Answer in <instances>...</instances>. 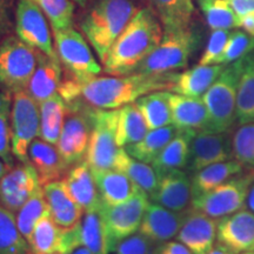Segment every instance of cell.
I'll return each instance as SVG.
<instances>
[{
    "label": "cell",
    "mask_w": 254,
    "mask_h": 254,
    "mask_svg": "<svg viewBox=\"0 0 254 254\" xmlns=\"http://www.w3.org/2000/svg\"><path fill=\"white\" fill-rule=\"evenodd\" d=\"M252 52H254V36H251L245 31H233L219 64L227 66L245 58Z\"/></svg>",
    "instance_id": "cell-44"
},
{
    "label": "cell",
    "mask_w": 254,
    "mask_h": 254,
    "mask_svg": "<svg viewBox=\"0 0 254 254\" xmlns=\"http://www.w3.org/2000/svg\"><path fill=\"white\" fill-rule=\"evenodd\" d=\"M69 195L84 209V212L99 211L101 199L91 167L86 161L73 165L64 177Z\"/></svg>",
    "instance_id": "cell-21"
},
{
    "label": "cell",
    "mask_w": 254,
    "mask_h": 254,
    "mask_svg": "<svg viewBox=\"0 0 254 254\" xmlns=\"http://www.w3.org/2000/svg\"><path fill=\"white\" fill-rule=\"evenodd\" d=\"M71 254H91V252L85 246H81V247H79V249H77L75 251H73Z\"/></svg>",
    "instance_id": "cell-55"
},
{
    "label": "cell",
    "mask_w": 254,
    "mask_h": 254,
    "mask_svg": "<svg viewBox=\"0 0 254 254\" xmlns=\"http://www.w3.org/2000/svg\"><path fill=\"white\" fill-rule=\"evenodd\" d=\"M72 1L77 2V4L80 5L81 7H85V6H86V4H87V0H72Z\"/></svg>",
    "instance_id": "cell-56"
},
{
    "label": "cell",
    "mask_w": 254,
    "mask_h": 254,
    "mask_svg": "<svg viewBox=\"0 0 254 254\" xmlns=\"http://www.w3.org/2000/svg\"><path fill=\"white\" fill-rule=\"evenodd\" d=\"M49 19L53 30L72 27L75 5L72 0H31Z\"/></svg>",
    "instance_id": "cell-41"
},
{
    "label": "cell",
    "mask_w": 254,
    "mask_h": 254,
    "mask_svg": "<svg viewBox=\"0 0 254 254\" xmlns=\"http://www.w3.org/2000/svg\"><path fill=\"white\" fill-rule=\"evenodd\" d=\"M38 50L18 36H7L0 41V87L15 92L26 90L36 71Z\"/></svg>",
    "instance_id": "cell-7"
},
{
    "label": "cell",
    "mask_w": 254,
    "mask_h": 254,
    "mask_svg": "<svg viewBox=\"0 0 254 254\" xmlns=\"http://www.w3.org/2000/svg\"><path fill=\"white\" fill-rule=\"evenodd\" d=\"M101 202L106 205H119L131 199L141 190L134 183L118 170H92Z\"/></svg>",
    "instance_id": "cell-26"
},
{
    "label": "cell",
    "mask_w": 254,
    "mask_h": 254,
    "mask_svg": "<svg viewBox=\"0 0 254 254\" xmlns=\"http://www.w3.org/2000/svg\"><path fill=\"white\" fill-rule=\"evenodd\" d=\"M194 129H179L176 136L166 145L151 165L158 177L173 170L186 168L190 158V141L195 134Z\"/></svg>",
    "instance_id": "cell-28"
},
{
    "label": "cell",
    "mask_w": 254,
    "mask_h": 254,
    "mask_svg": "<svg viewBox=\"0 0 254 254\" xmlns=\"http://www.w3.org/2000/svg\"><path fill=\"white\" fill-rule=\"evenodd\" d=\"M28 245L31 254H71L82 246L81 222L65 230L46 215L38 221Z\"/></svg>",
    "instance_id": "cell-13"
},
{
    "label": "cell",
    "mask_w": 254,
    "mask_h": 254,
    "mask_svg": "<svg viewBox=\"0 0 254 254\" xmlns=\"http://www.w3.org/2000/svg\"><path fill=\"white\" fill-rule=\"evenodd\" d=\"M9 170H11V167H9L8 165H6L4 161L1 160V158H0V178H1L2 176H5V174L7 173Z\"/></svg>",
    "instance_id": "cell-54"
},
{
    "label": "cell",
    "mask_w": 254,
    "mask_h": 254,
    "mask_svg": "<svg viewBox=\"0 0 254 254\" xmlns=\"http://www.w3.org/2000/svg\"><path fill=\"white\" fill-rule=\"evenodd\" d=\"M170 106L172 124L179 129H211L208 111L202 98L186 97L170 92Z\"/></svg>",
    "instance_id": "cell-25"
},
{
    "label": "cell",
    "mask_w": 254,
    "mask_h": 254,
    "mask_svg": "<svg viewBox=\"0 0 254 254\" xmlns=\"http://www.w3.org/2000/svg\"><path fill=\"white\" fill-rule=\"evenodd\" d=\"M56 52L65 69V74L79 81L100 74L103 68L94 58L86 39L73 27L53 30Z\"/></svg>",
    "instance_id": "cell-9"
},
{
    "label": "cell",
    "mask_w": 254,
    "mask_h": 254,
    "mask_svg": "<svg viewBox=\"0 0 254 254\" xmlns=\"http://www.w3.org/2000/svg\"><path fill=\"white\" fill-rule=\"evenodd\" d=\"M114 170L125 173L148 196L157 189L159 177L153 166L131 157L125 148H120L114 163Z\"/></svg>",
    "instance_id": "cell-33"
},
{
    "label": "cell",
    "mask_w": 254,
    "mask_h": 254,
    "mask_svg": "<svg viewBox=\"0 0 254 254\" xmlns=\"http://www.w3.org/2000/svg\"><path fill=\"white\" fill-rule=\"evenodd\" d=\"M240 25L239 27L243 28L244 31L254 36V11H250L247 13L240 15Z\"/></svg>",
    "instance_id": "cell-49"
},
{
    "label": "cell",
    "mask_w": 254,
    "mask_h": 254,
    "mask_svg": "<svg viewBox=\"0 0 254 254\" xmlns=\"http://www.w3.org/2000/svg\"><path fill=\"white\" fill-rule=\"evenodd\" d=\"M232 34L231 30H212L204 52L199 59V65H217Z\"/></svg>",
    "instance_id": "cell-45"
},
{
    "label": "cell",
    "mask_w": 254,
    "mask_h": 254,
    "mask_svg": "<svg viewBox=\"0 0 254 254\" xmlns=\"http://www.w3.org/2000/svg\"><path fill=\"white\" fill-rule=\"evenodd\" d=\"M217 240L240 254L254 249V213L249 208L218 219Z\"/></svg>",
    "instance_id": "cell-18"
},
{
    "label": "cell",
    "mask_w": 254,
    "mask_h": 254,
    "mask_svg": "<svg viewBox=\"0 0 254 254\" xmlns=\"http://www.w3.org/2000/svg\"><path fill=\"white\" fill-rule=\"evenodd\" d=\"M208 254H238V253L234 252V251L230 250L225 245H222V244L217 243V244H214V246L212 247V250L209 251Z\"/></svg>",
    "instance_id": "cell-50"
},
{
    "label": "cell",
    "mask_w": 254,
    "mask_h": 254,
    "mask_svg": "<svg viewBox=\"0 0 254 254\" xmlns=\"http://www.w3.org/2000/svg\"><path fill=\"white\" fill-rule=\"evenodd\" d=\"M117 122L118 109L94 111L93 129L85 161L91 170L114 168L120 148L117 144Z\"/></svg>",
    "instance_id": "cell-12"
},
{
    "label": "cell",
    "mask_w": 254,
    "mask_h": 254,
    "mask_svg": "<svg viewBox=\"0 0 254 254\" xmlns=\"http://www.w3.org/2000/svg\"><path fill=\"white\" fill-rule=\"evenodd\" d=\"M40 132V107L26 90L12 94L11 145L14 158L30 164L28 148Z\"/></svg>",
    "instance_id": "cell-10"
},
{
    "label": "cell",
    "mask_w": 254,
    "mask_h": 254,
    "mask_svg": "<svg viewBox=\"0 0 254 254\" xmlns=\"http://www.w3.org/2000/svg\"><path fill=\"white\" fill-rule=\"evenodd\" d=\"M148 131L150 128L135 103L125 105L118 109L117 144L119 147L124 148L140 141Z\"/></svg>",
    "instance_id": "cell-34"
},
{
    "label": "cell",
    "mask_w": 254,
    "mask_h": 254,
    "mask_svg": "<svg viewBox=\"0 0 254 254\" xmlns=\"http://www.w3.org/2000/svg\"><path fill=\"white\" fill-rule=\"evenodd\" d=\"M0 254H31L30 245L18 230L15 215L0 205Z\"/></svg>",
    "instance_id": "cell-40"
},
{
    "label": "cell",
    "mask_w": 254,
    "mask_h": 254,
    "mask_svg": "<svg viewBox=\"0 0 254 254\" xmlns=\"http://www.w3.org/2000/svg\"><path fill=\"white\" fill-rule=\"evenodd\" d=\"M15 32L24 43L50 57L58 56L44 12L31 0H19L15 9Z\"/></svg>",
    "instance_id": "cell-15"
},
{
    "label": "cell",
    "mask_w": 254,
    "mask_h": 254,
    "mask_svg": "<svg viewBox=\"0 0 254 254\" xmlns=\"http://www.w3.org/2000/svg\"><path fill=\"white\" fill-rule=\"evenodd\" d=\"M217 226L218 219L190 207L176 238L193 254H208L217 240Z\"/></svg>",
    "instance_id": "cell-17"
},
{
    "label": "cell",
    "mask_w": 254,
    "mask_h": 254,
    "mask_svg": "<svg viewBox=\"0 0 254 254\" xmlns=\"http://www.w3.org/2000/svg\"><path fill=\"white\" fill-rule=\"evenodd\" d=\"M254 180V170L233 176L209 192L192 198L190 207L208 217L220 219L246 207L247 195Z\"/></svg>",
    "instance_id": "cell-8"
},
{
    "label": "cell",
    "mask_w": 254,
    "mask_h": 254,
    "mask_svg": "<svg viewBox=\"0 0 254 254\" xmlns=\"http://www.w3.org/2000/svg\"><path fill=\"white\" fill-rule=\"evenodd\" d=\"M233 159L230 131L215 132L212 129L196 131L190 147L187 173H195L212 164Z\"/></svg>",
    "instance_id": "cell-14"
},
{
    "label": "cell",
    "mask_w": 254,
    "mask_h": 254,
    "mask_svg": "<svg viewBox=\"0 0 254 254\" xmlns=\"http://www.w3.org/2000/svg\"><path fill=\"white\" fill-rule=\"evenodd\" d=\"M185 212H176L164 206L150 202L146 209L139 232L155 245L172 240L179 233L185 219Z\"/></svg>",
    "instance_id": "cell-20"
},
{
    "label": "cell",
    "mask_w": 254,
    "mask_h": 254,
    "mask_svg": "<svg viewBox=\"0 0 254 254\" xmlns=\"http://www.w3.org/2000/svg\"><path fill=\"white\" fill-rule=\"evenodd\" d=\"M178 132H179V128L173 124L160 127V128L151 129L140 141L124 148L131 157L144 163L152 164Z\"/></svg>",
    "instance_id": "cell-32"
},
{
    "label": "cell",
    "mask_w": 254,
    "mask_h": 254,
    "mask_svg": "<svg viewBox=\"0 0 254 254\" xmlns=\"http://www.w3.org/2000/svg\"><path fill=\"white\" fill-rule=\"evenodd\" d=\"M163 36V25L153 8H140L110 49L104 71L110 75L131 74L157 49Z\"/></svg>",
    "instance_id": "cell-2"
},
{
    "label": "cell",
    "mask_w": 254,
    "mask_h": 254,
    "mask_svg": "<svg viewBox=\"0 0 254 254\" xmlns=\"http://www.w3.org/2000/svg\"><path fill=\"white\" fill-rule=\"evenodd\" d=\"M163 25L164 32L184 30L193 24L194 4L192 0H148Z\"/></svg>",
    "instance_id": "cell-29"
},
{
    "label": "cell",
    "mask_w": 254,
    "mask_h": 254,
    "mask_svg": "<svg viewBox=\"0 0 254 254\" xmlns=\"http://www.w3.org/2000/svg\"><path fill=\"white\" fill-rule=\"evenodd\" d=\"M66 104L67 113L56 146L64 161L72 167L86 158L93 129L95 107L88 105L81 98Z\"/></svg>",
    "instance_id": "cell-6"
},
{
    "label": "cell",
    "mask_w": 254,
    "mask_h": 254,
    "mask_svg": "<svg viewBox=\"0 0 254 254\" xmlns=\"http://www.w3.org/2000/svg\"><path fill=\"white\" fill-rule=\"evenodd\" d=\"M12 93L0 91V158L9 167H14V155L11 145Z\"/></svg>",
    "instance_id": "cell-42"
},
{
    "label": "cell",
    "mask_w": 254,
    "mask_h": 254,
    "mask_svg": "<svg viewBox=\"0 0 254 254\" xmlns=\"http://www.w3.org/2000/svg\"><path fill=\"white\" fill-rule=\"evenodd\" d=\"M8 28H9V24L6 23L4 19L0 17V39H1L5 33H7Z\"/></svg>",
    "instance_id": "cell-53"
},
{
    "label": "cell",
    "mask_w": 254,
    "mask_h": 254,
    "mask_svg": "<svg viewBox=\"0 0 254 254\" xmlns=\"http://www.w3.org/2000/svg\"><path fill=\"white\" fill-rule=\"evenodd\" d=\"M170 92L171 91H155L142 95L135 101L136 107L144 116L150 131L172 125Z\"/></svg>",
    "instance_id": "cell-35"
},
{
    "label": "cell",
    "mask_w": 254,
    "mask_h": 254,
    "mask_svg": "<svg viewBox=\"0 0 254 254\" xmlns=\"http://www.w3.org/2000/svg\"><path fill=\"white\" fill-rule=\"evenodd\" d=\"M139 9L134 0H95L82 15L81 32L101 62Z\"/></svg>",
    "instance_id": "cell-3"
},
{
    "label": "cell",
    "mask_w": 254,
    "mask_h": 254,
    "mask_svg": "<svg viewBox=\"0 0 254 254\" xmlns=\"http://www.w3.org/2000/svg\"><path fill=\"white\" fill-rule=\"evenodd\" d=\"M40 107V139L57 145L62 134L67 104L59 93L39 104Z\"/></svg>",
    "instance_id": "cell-31"
},
{
    "label": "cell",
    "mask_w": 254,
    "mask_h": 254,
    "mask_svg": "<svg viewBox=\"0 0 254 254\" xmlns=\"http://www.w3.org/2000/svg\"><path fill=\"white\" fill-rule=\"evenodd\" d=\"M28 160L37 171L41 186L60 182L66 176L69 166L64 161L56 145L43 139H34L28 148Z\"/></svg>",
    "instance_id": "cell-22"
},
{
    "label": "cell",
    "mask_w": 254,
    "mask_h": 254,
    "mask_svg": "<svg viewBox=\"0 0 254 254\" xmlns=\"http://www.w3.org/2000/svg\"><path fill=\"white\" fill-rule=\"evenodd\" d=\"M155 244L140 232L119 241L114 247V254H153Z\"/></svg>",
    "instance_id": "cell-46"
},
{
    "label": "cell",
    "mask_w": 254,
    "mask_h": 254,
    "mask_svg": "<svg viewBox=\"0 0 254 254\" xmlns=\"http://www.w3.org/2000/svg\"><path fill=\"white\" fill-rule=\"evenodd\" d=\"M150 200L176 212H185L192 204V180L183 170H173L159 177Z\"/></svg>",
    "instance_id": "cell-19"
},
{
    "label": "cell",
    "mask_w": 254,
    "mask_h": 254,
    "mask_svg": "<svg viewBox=\"0 0 254 254\" xmlns=\"http://www.w3.org/2000/svg\"><path fill=\"white\" fill-rule=\"evenodd\" d=\"M39 187V177L31 164L12 167L0 178V205L15 213Z\"/></svg>",
    "instance_id": "cell-16"
},
{
    "label": "cell",
    "mask_w": 254,
    "mask_h": 254,
    "mask_svg": "<svg viewBox=\"0 0 254 254\" xmlns=\"http://www.w3.org/2000/svg\"><path fill=\"white\" fill-rule=\"evenodd\" d=\"M244 168L245 167L234 158L231 160L212 164L209 166L201 168L190 177V180H192V198L214 190L215 187L221 185L230 178L243 172Z\"/></svg>",
    "instance_id": "cell-30"
},
{
    "label": "cell",
    "mask_w": 254,
    "mask_h": 254,
    "mask_svg": "<svg viewBox=\"0 0 254 254\" xmlns=\"http://www.w3.org/2000/svg\"><path fill=\"white\" fill-rule=\"evenodd\" d=\"M243 66L244 58L225 66L217 80L202 95L212 131L227 132L237 123V92Z\"/></svg>",
    "instance_id": "cell-5"
},
{
    "label": "cell",
    "mask_w": 254,
    "mask_h": 254,
    "mask_svg": "<svg viewBox=\"0 0 254 254\" xmlns=\"http://www.w3.org/2000/svg\"><path fill=\"white\" fill-rule=\"evenodd\" d=\"M238 15H243L250 11H254V0H226Z\"/></svg>",
    "instance_id": "cell-48"
},
{
    "label": "cell",
    "mask_w": 254,
    "mask_h": 254,
    "mask_svg": "<svg viewBox=\"0 0 254 254\" xmlns=\"http://www.w3.org/2000/svg\"><path fill=\"white\" fill-rule=\"evenodd\" d=\"M43 189L49 204L51 217L58 226L68 230L80 224L84 218L82 215L85 214L84 209L69 195L63 180L46 184Z\"/></svg>",
    "instance_id": "cell-24"
},
{
    "label": "cell",
    "mask_w": 254,
    "mask_h": 254,
    "mask_svg": "<svg viewBox=\"0 0 254 254\" xmlns=\"http://www.w3.org/2000/svg\"><path fill=\"white\" fill-rule=\"evenodd\" d=\"M82 246L90 251L91 254H110L109 238L105 231L99 212H86L81 220Z\"/></svg>",
    "instance_id": "cell-39"
},
{
    "label": "cell",
    "mask_w": 254,
    "mask_h": 254,
    "mask_svg": "<svg viewBox=\"0 0 254 254\" xmlns=\"http://www.w3.org/2000/svg\"><path fill=\"white\" fill-rule=\"evenodd\" d=\"M8 6H9V0H0V17L4 19L6 23L9 24Z\"/></svg>",
    "instance_id": "cell-51"
},
{
    "label": "cell",
    "mask_w": 254,
    "mask_h": 254,
    "mask_svg": "<svg viewBox=\"0 0 254 254\" xmlns=\"http://www.w3.org/2000/svg\"><path fill=\"white\" fill-rule=\"evenodd\" d=\"M246 207L252 211L254 213V180L252 183V185L250 187L249 190V195H247V201H246Z\"/></svg>",
    "instance_id": "cell-52"
},
{
    "label": "cell",
    "mask_w": 254,
    "mask_h": 254,
    "mask_svg": "<svg viewBox=\"0 0 254 254\" xmlns=\"http://www.w3.org/2000/svg\"><path fill=\"white\" fill-rule=\"evenodd\" d=\"M150 202V196L142 190L136 192L123 204L106 205L101 202L98 212L103 220L112 252L119 241L139 231Z\"/></svg>",
    "instance_id": "cell-11"
},
{
    "label": "cell",
    "mask_w": 254,
    "mask_h": 254,
    "mask_svg": "<svg viewBox=\"0 0 254 254\" xmlns=\"http://www.w3.org/2000/svg\"><path fill=\"white\" fill-rule=\"evenodd\" d=\"M225 65H196L182 73H177L171 92L186 97L202 98L209 87L217 80Z\"/></svg>",
    "instance_id": "cell-27"
},
{
    "label": "cell",
    "mask_w": 254,
    "mask_h": 254,
    "mask_svg": "<svg viewBox=\"0 0 254 254\" xmlns=\"http://www.w3.org/2000/svg\"><path fill=\"white\" fill-rule=\"evenodd\" d=\"M233 158L245 168L254 170V122L240 125L232 135Z\"/></svg>",
    "instance_id": "cell-43"
},
{
    "label": "cell",
    "mask_w": 254,
    "mask_h": 254,
    "mask_svg": "<svg viewBox=\"0 0 254 254\" xmlns=\"http://www.w3.org/2000/svg\"><path fill=\"white\" fill-rule=\"evenodd\" d=\"M200 44L201 33L194 24L184 30L164 32L157 49L132 73L163 74L185 68Z\"/></svg>",
    "instance_id": "cell-4"
},
{
    "label": "cell",
    "mask_w": 254,
    "mask_h": 254,
    "mask_svg": "<svg viewBox=\"0 0 254 254\" xmlns=\"http://www.w3.org/2000/svg\"><path fill=\"white\" fill-rule=\"evenodd\" d=\"M46 215H51L50 208L46 201L45 192L41 186L19 208V211L15 212V222H17L18 230L27 243H30L32 233L38 221Z\"/></svg>",
    "instance_id": "cell-37"
},
{
    "label": "cell",
    "mask_w": 254,
    "mask_h": 254,
    "mask_svg": "<svg viewBox=\"0 0 254 254\" xmlns=\"http://www.w3.org/2000/svg\"><path fill=\"white\" fill-rule=\"evenodd\" d=\"M236 116L239 125L254 122V52L244 58L238 84Z\"/></svg>",
    "instance_id": "cell-36"
},
{
    "label": "cell",
    "mask_w": 254,
    "mask_h": 254,
    "mask_svg": "<svg viewBox=\"0 0 254 254\" xmlns=\"http://www.w3.org/2000/svg\"><path fill=\"white\" fill-rule=\"evenodd\" d=\"M63 81V67L58 56L50 57L38 51V64L26 88L28 94L41 104L58 93Z\"/></svg>",
    "instance_id": "cell-23"
},
{
    "label": "cell",
    "mask_w": 254,
    "mask_h": 254,
    "mask_svg": "<svg viewBox=\"0 0 254 254\" xmlns=\"http://www.w3.org/2000/svg\"><path fill=\"white\" fill-rule=\"evenodd\" d=\"M153 254H193L189 247H186L180 241L168 240L166 243L159 244L155 246Z\"/></svg>",
    "instance_id": "cell-47"
},
{
    "label": "cell",
    "mask_w": 254,
    "mask_h": 254,
    "mask_svg": "<svg viewBox=\"0 0 254 254\" xmlns=\"http://www.w3.org/2000/svg\"><path fill=\"white\" fill-rule=\"evenodd\" d=\"M240 254H254V249L253 250H250V251H246V252H243Z\"/></svg>",
    "instance_id": "cell-57"
},
{
    "label": "cell",
    "mask_w": 254,
    "mask_h": 254,
    "mask_svg": "<svg viewBox=\"0 0 254 254\" xmlns=\"http://www.w3.org/2000/svg\"><path fill=\"white\" fill-rule=\"evenodd\" d=\"M196 4L211 30L239 28V15L226 0H196Z\"/></svg>",
    "instance_id": "cell-38"
},
{
    "label": "cell",
    "mask_w": 254,
    "mask_h": 254,
    "mask_svg": "<svg viewBox=\"0 0 254 254\" xmlns=\"http://www.w3.org/2000/svg\"><path fill=\"white\" fill-rule=\"evenodd\" d=\"M177 73L93 77L86 81L77 80L79 98L100 110H117L135 103L142 95L155 91H171Z\"/></svg>",
    "instance_id": "cell-1"
}]
</instances>
